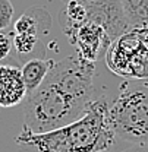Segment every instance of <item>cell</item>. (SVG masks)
<instances>
[{
	"mask_svg": "<svg viewBox=\"0 0 148 152\" xmlns=\"http://www.w3.org/2000/svg\"><path fill=\"white\" fill-rule=\"evenodd\" d=\"M130 29L148 28V0H120Z\"/></svg>",
	"mask_w": 148,
	"mask_h": 152,
	"instance_id": "obj_11",
	"label": "cell"
},
{
	"mask_svg": "<svg viewBox=\"0 0 148 152\" xmlns=\"http://www.w3.org/2000/svg\"><path fill=\"white\" fill-rule=\"evenodd\" d=\"M114 140L106 98H94L79 118L60 129L34 133L24 124L15 137L22 152H103Z\"/></svg>",
	"mask_w": 148,
	"mask_h": 152,
	"instance_id": "obj_1",
	"label": "cell"
},
{
	"mask_svg": "<svg viewBox=\"0 0 148 152\" xmlns=\"http://www.w3.org/2000/svg\"><path fill=\"white\" fill-rule=\"evenodd\" d=\"M94 63L81 57H66L54 61L44 79L46 83L57 88L82 105L94 99Z\"/></svg>",
	"mask_w": 148,
	"mask_h": 152,
	"instance_id": "obj_4",
	"label": "cell"
},
{
	"mask_svg": "<svg viewBox=\"0 0 148 152\" xmlns=\"http://www.w3.org/2000/svg\"><path fill=\"white\" fill-rule=\"evenodd\" d=\"M125 152H148V142H145V143H136V145H132L129 149H126Z\"/></svg>",
	"mask_w": 148,
	"mask_h": 152,
	"instance_id": "obj_14",
	"label": "cell"
},
{
	"mask_svg": "<svg viewBox=\"0 0 148 152\" xmlns=\"http://www.w3.org/2000/svg\"><path fill=\"white\" fill-rule=\"evenodd\" d=\"M13 4L10 0H0V31L7 29V26L12 23L13 19Z\"/></svg>",
	"mask_w": 148,
	"mask_h": 152,
	"instance_id": "obj_12",
	"label": "cell"
},
{
	"mask_svg": "<svg viewBox=\"0 0 148 152\" xmlns=\"http://www.w3.org/2000/svg\"><path fill=\"white\" fill-rule=\"evenodd\" d=\"M53 25L52 15L46 7H31L25 10L13 23V50L18 57L35 53L38 42L50 34Z\"/></svg>",
	"mask_w": 148,
	"mask_h": 152,
	"instance_id": "obj_6",
	"label": "cell"
},
{
	"mask_svg": "<svg viewBox=\"0 0 148 152\" xmlns=\"http://www.w3.org/2000/svg\"><path fill=\"white\" fill-rule=\"evenodd\" d=\"M66 37L69 39V42L75 45L78 51V57L93 61V63L101 54V50L106 47H110L111 44L110 38L103 31V28L88 20L76 26Z\"/></svg>",
	"mask_w": 148,
	"mask_h": 152,
	"instance_id": "obj_8",
	"label": "cell"
},
{
	"mask_svg": "<svg viewBox=\"0 0 148 152\" xmlns=\"http://www.w3.org/2000/svg\"><path fill=\"white\" fill-rule=\"evenodd\" d=\"M87 107L43 82L40 88L24 99L25 126L34 133L52 132L79 118Z\"/></svg>",
	"mask_w": 148,
	"mask_h": 152,
	"instance_id": "obj_2",
	"label": "cell"
},
{
	"mask_svg": "<svg viewBox=\"0 0 148 152\" xmlns=\"http://www.w3.org/2000/svg\"><path fill=\"white\" fill-rule=\"evenodd\" d=\"M53 64H54V60L44 58V57L29 58L28 61L24 63V66L21 69V73H22L25 88H27V95L34 92L37 88L41 86V83L47 77L49 72L52 70Z\"/></svg>",
	"mask_w": 148,
	"mask_h": 152,
	"instance_id": "obj_10",
	"label": "cell"
},
{
	"mask_svg": "<svg viewBox=\"0 0 148 152\" xmlns=\"http://www.w3.org/2000/svg\"><path fill=\"white\" fill-rule=\"evenodd\" d=\"M106 61L109 69L116 75L148 79V44L138 37L133 29L111 42Z\"/></svg>",
	"mask_w": 148,
	"mask_h": 152,
	"instance_id": "obj_5",
	"label": "cell"
},
{
	"mask_svg": "<svg viewBox=\"0 0 148 152\" xmlns=\"http://www.w3.org/2000/svg\"><path fill=\"white\" fill-rule=\"evenodd\" d=\"M13 48V35L10 32L0 31V60H4Z\"/></svg>",
	"mask_w": 148,
	"mask_h": 152,
	"instance_id": "obj_13",
	"label": "cell"
},
{
	"mask_svg": "<svg viewBox=\"0 0 148 152\" xmlns=\"http://www.w3.org/2000/svg\"><path fill=\"white\" fill-rule=\"evenodd\" d=\"M114 137L130 145L148 142V86L128 88L109 104Z\"/></svg>",
	"mask_w": 148,
	"mask_h": 152,
	"instance_id": "obj_3",
	"label": "cell"
},
{
	"mask_svg": "<svg viewBox=\"0 0 148 152\" xmlns=\"http://www.w3.org/2000/svg\"><path fill=\"white\" fill-rule=\"evenodd\" d=\"M87 20L101 26L110 41H116L129 31L120 0H93L85 3Z\"/></svg>",
	"mask_w": 148,
	"mask_h": 152,
	"instance_id": "obj_7",
	"label": "cell"
},
{
	"mask_svg": "<svg viewBox=\"0 0 148 152\" xmlns=\"http://www.w3.org/2000/svg\"><path fill=\"white\" fill-rule=\"evenodd\" d=\"M27 96V88L21 69L0 66V107H13Z\"/></svg>",
	"mask_w": 148,
	"mask_h": 152,
	"instance_id": "obj_9",
	"label": "cell"
},
{
	"mask_svg": "<svg viewBox=\"0 0 148 152\" xmlns=\"http://www.w3.org/2000/svg\"><path fill=\"white\" fill-rule=\"evenodd\" d=\"M62 1H65V3H66V1H71V0H62ZM76 1H79V3H84V4H85V3L93 1V0H76Z\"/></svg>",
	"mask_w": 148,
	"mask_h": 152,
	"instance_id": "obj_15",
	"label": "cell"
}]
</instances>
